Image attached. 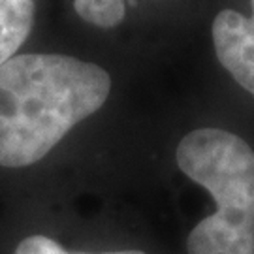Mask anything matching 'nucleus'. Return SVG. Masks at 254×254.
<instances>
[{
	"mask_svg": "<svg viewBox=\"0 0 254 254\" xmlns=\"http://www.w3.org/2000/svg\"><path fill=\"white\" fill-rule=\"evenodd\" d=\"M111 92L98 64L70 55H15L0 66V166L40 162Z\"/></svg>",
	"mask_w": 254,
	"mask_h": 254,
	"instance_id": "nucleus-1",
	"label": "nucleus"
},
{
	"mask_svg": "<svg viewBox=\"0 0 254 254\" xmlns=\"http://www.w3.org/2000/svg\"><path fill=\"white\" fill-rule=\"evenodd\" d=\"M177 166L215 201L187 237V254H254V149L236 132L196 128L175 151Z\"/></svg>",
	"mask_w": 254,
	"mask_h": 254,
	"instance_id": "nucleus-2",
	"label": "nucleus"
},
{
	"mask_svg": "<svg viewBox=\"0 0 254 254\" xmlns=\"http://www.w3.org/2000/svg\"><path fill=\"white\" fill-rule=\"evenodd\" d=\"M211 32L218 63L254 96V21L236 9H222Z\"/></svg>",
	"mask_w": 254,
	"mask_h": 254,
	"instance_id": "nucleus-3",
	"label": "nucleus"
},
{
	"mask_svg": "<svg viewBox=\"0 0 254 254\" xmlns=\"http://www.w3.org/2000/svg\"><path fill=\"white\" fill-rule=\"evenodd\" d=\"M34 25V0H0V66L13 59Z\"/></svg>",
	"mask_w": 254,
	"mask_h": 254,
	"instance_id": "nucleus-4",
	"label": "nucleus"
},
{
	"mask_svg": "<svg viewBox=\"0 0 254 254\" xmlns=\"http://www.w3.org/2000/svg\"><path fill=\"white\" fill-rule=\"evenodd\" d=\"M75 13L100 28H115L127 17L125 0H73Z\"/></svg>",
	"mask_w": 254,
	"mask_h": 254,
	"instance_id": "nucleus-5",
	"label": "nucleus"
},
{
	"mask_svg": "<svg viewBox=\"0 0 254 254\" xmlns=\"http://www.w3.org/2000/svg\"><path fill=\"white\" fill-rule=\"evenodd\" d=\"M15 254H73L68 253L64 247L46 236H30L19 243ZM102 254H145L141 251H119V253H102Z\"/></svg>",
	"mask_w": 254,
	"mask_h": 254,
	"instance_id": "nucleus-6",
	"label": "nucleus"
},
{
	"mask_svg": "<svg viewBox=\"0 0 254 254\" xmlns=\"http://www.w3.org/2000/svg\"><path fill=\"white\" fill-rule=\"evenodd\" d=\"M251 8H253V13H251V19L254 21V0H251Z\"/></svg>",
	"mask_w": 254,
	"mask_h": 254,
	"instance_id": "nucleus-7",
	"label": "nucleus"
}]
</instances>
